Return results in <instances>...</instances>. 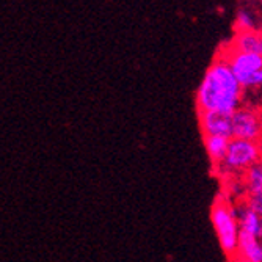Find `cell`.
<instances>
[{"label":"cell","mask_w":262,"mask_h":262,"mask_svg":"<svg viewBox=\"0 0 262 262\" xmlns=\"http://www.w3.org/2000/svg\"><path fill=\"white\" fill-rule=\"evenodd\" d=\"M262 159V146L257 141H248V140H239L231 138L229 149L223 160V163L219 166V170L225 174H239L247 173L254 165H257Z\"/></svg>","instance_id":"4"},{"label":"cell","mask_w":262,"mask_h":262,"mask_svg":"<svg viewBox=\"0 0 262 262\" xmlns=\"http://www.w3.org/2000/svg\"><path fill=\"white\" fill-rule=\"evenodd\" d=\"M210 222L217 234L220 248L228 259H232L241 241V225L237 219L235 206H232L225 195H219L213 201L210 207Z\"/></svg>","instance_id":"2"},{"label":"cell","mask_w":262,"mask_h":262,"mask_svg":"<svg viewBox=\"0 0 262 262\" xmlns=\"http://www.w3.org/2000/svg\"><path fill=\"white\" fill-rule=\"evenodd\" d=\"M235 30L237 32H257L256 19L250 10H241L235 17Z\"/></svg>","instance_id":"12"},{"label":"cell","mask_w":262,"mask_h":262,"mask_svg":"<svg viewBox=\"0 0 262 262\" xmlns=\"http://www.w3.org/2000/svg\"><path fill=\"white\" fill-rule=\"evenodd\" d=\"M235 212H237V219H239L241 232L253 235L256 239L262 241V215L254 212L245 201L241 203L239 206H235Z\"/></svg>","instance_id":"8"},{"label":"cell","mask_w":262,"mask_h":262,"mask_svg":"<svg viewBox=\"0 0 262 262\" xmlns=\"http://www.w3.org/2000/svg\"><path fill=\"white\" fill-rule=\"evenodd\" d=\"M203 141H204V149L207 152L209 160L215 166H220L223 163L226 154H228L231 138H225V137H203Z\"/></svg>","instance_id":"10"},{"label":"cell","mask_w":262,"mask_h":262,"mask_svg":"<svg viewBox=\"0 0 262 262\" xmlns=\"http://www.w3.org/2000/svg\"><path fill=\"white\" fill-rule=\"evenodd\" d=\"M259 90H260V91H262V85H260V88H259Z\"/></svg>","instance_id":"14"},{"label":"cell","mask_w":262,"mask_h":262,"mask_svg":"<svg viewBox=\"0 0 262 262\" xmlns=\"http://www.w3.org/2000/svg\"><path fill=\"white\" fill-rule=\"evenodd\" d=\"M198 120L203 137L232 138V115L220 112H200Z\"/></svg>","instance_id":"6"},{"label":"cell","mask_w":262,"mask_h":262,"mask_svg":"<svg viewBox=\"0 0 262 262\" xmlns=\"http://www.w3.org/2000/svg\"><path fill=\"white\" fill-rule=\"evenodd\" d=\"M260 55H262V47H260Z\"/></svg>","instance_id":"13"},{"label":"cell","mask_w":262,"mask_h":262,"mask_svg":"<svg viewBox=\"0 0 262 262\" xmlns=\"http://www.w3.org/2000/svg\"><path fill=\"white\" fill-rule=\"evenodd\" d=\"M229 260L231 262H262V241L256 239L253 235L241 232L239 247H237L235 254Z\"/></svg>","instance_id":"9"},{"label":"cell","mask_w":262,"mask_h":262,"mask_svg":"<svg viewBox=\"0 0 262 262\" xmlns=\"http://www.w3.org/2000/svg\"><path fill=\"white\" fill-rule=\"evenodd\" d=\"M232 47L242 52L259 54L262 47V33L259 32H237L232 39Z\"/></svg>","instance_id":"11"},{"label":"cell","mask_w":262,"mask_h":262,"mask_svg":"<svg viewBox=\"0 0 262 262\" xmlns=\"http://www.w3.org/2000/svg\"><path fill=\"white\" fill-rule=\"evenodd\" d=\"M245 184V203L259 215H262V162L250 168L244 176Z\"/></svg>","instance_id":"7"},{"label":"cell","mask_w":262,"mask_h":262,"mask_svg":"<svg viewBox=\"0 0 262 262\" xmlns=\"http://www.w3.org/2000/svg\"><path fill=\"white\" fill-rule=\"evenodd\" d=\"M229 64L235 79L244 90L260 88L262 85V55L237 51L231 46L220 54Z\"/></svg>","instance_id":"3"},{"label":"cell","mask_w":262,"mask_h":262,"mask_svg":"<svg viewBox=\"0 0 262 262\" xmlns=\"http://www.w3.org/2000/svg\"><path fill=\"white\" fill-rule=\"evenodd\" d=\"M232 138L257 141L262 140V115L253 107L242 105L232 113Z\"/></svg>","instance_id":"5"},{"label":"cell","mask_w":262,"mask_h":262,"mask_svg":"<svg viewBox=\"0 0 262 262\" xmlns=\"http://www.w3.org/2000/svg\"><path fill=\"white\" fill-rule=\"evenodd\" d=\"M244 88L235 79L228 61L220 55L207 68L196 90V108L200 112H220L232 115L244 104Z\"/></svg>","instance_id":"1"}]
</instances>
